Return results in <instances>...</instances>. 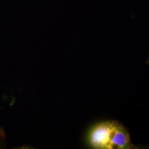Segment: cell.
<instances>
[{
  "mask_svg": "<svg viewBox=\"0 0 149 149\" xmlns=\"http://www.w3.org/2000/svg\"><path fill=\"white\" fill-rule=\"evenodd\" d=\"M86 141L93 149L135 148L127 129L114 120L102 122L92 126L87 134Z\"/></svg>",
  "mask_w": 149,
  "mask_h": 149,
  "instance_id": "1",
  "label": "cell"
}]
</instances>
